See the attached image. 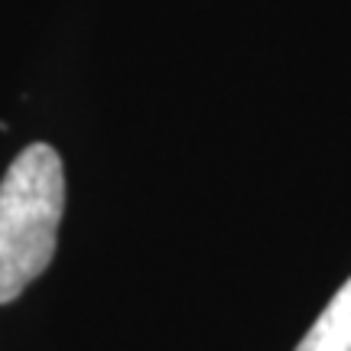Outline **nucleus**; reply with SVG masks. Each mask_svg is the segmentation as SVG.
<instances>
[{
    "label": "nucleus",
    "instance_id": "nucleus-1",
    "mask_svg": "<svg viewBox=\"0 0 351 351\" xmlns=\"http://www.w3.org/2000/svg\"><path fill=\"white\" fill-rule=\"evenodd\" d=\"M62 212V160L49 143H33L0 179V306L52 263Z\"/></svg>",
    "mask_w": 351,
    "mask_h": 351
},
{
    "label": "nucleus",
    "instance_id": "nucleus-2",
    "mask_svg": "<svg viewBox=\"0 0 351 351\" xmlns=\"http://www.w3.org/2000/svg\"><path fill=\"white\" fill-rule=\"evenodd\" d=\"M296 351H351V276L319 313Z\"/></svg>",
    "mask_w": 351,
    "mask_h": 351
}]
</instances>
